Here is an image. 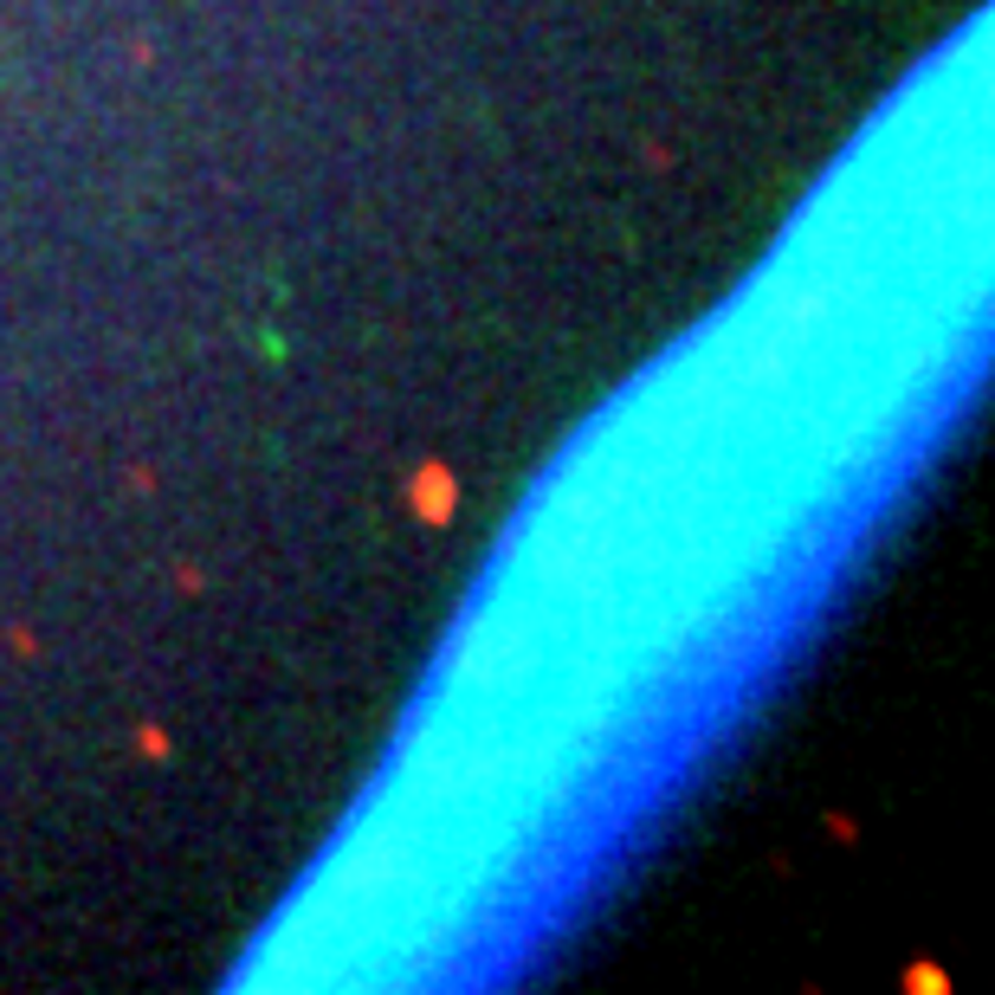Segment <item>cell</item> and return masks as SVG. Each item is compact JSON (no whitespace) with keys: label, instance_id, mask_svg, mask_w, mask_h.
I'll use <instances>...</instances> for the list:
<instances>
[{"label":"cell","instance_id":"1","mask_svg":"<svg viewBox=\"0 0 995 995\" xmlns=\"http://www.w3.org/2000/svg\"><path fill=\"white\" fill-rule=\"evenodd\" d=\"M453 497H459V485L446 479V466H421V479H414V511H421L426 524H446V517H453Z\"/></svg>","mask_w":995,"mask_h":995}]
</instances>
